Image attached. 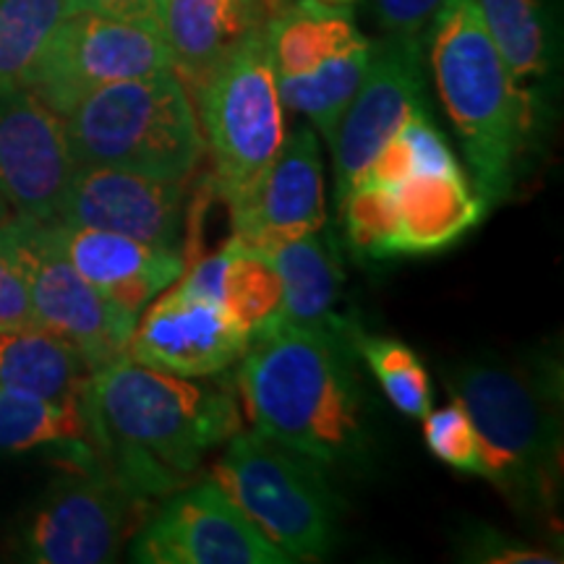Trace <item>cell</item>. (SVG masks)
<instances>
[{
    "label": "cell",
    "instance_id": "cell-1",
    "mask_svg": "<svg viewBox=\"0 0 564 564\" xmlns=\"http://www.w3.org/2000/svg\"><path fill=\"white\" fill-rule=\"evenodd\" d=\"M87 440L139 502L194 484L209 449L241 432L236 394L209 377H175L129 356L89 373L79 392Z\"/></svg>",
    "mask_w": 564,
    "mask_h": 564
},
{
    "label": "cell",
    "instance_id": "cell-2",
    "mask_svg": "<svg viewBox=\"0 0 564 564\" xmlns=\"http://www.w3.org/2000/svg\"><path fill=\"white\" fill-rule=\"evenodd\" d=\"M350 335L274 324L243 352L238 390L253 432L324 468L366 474L377 426Z\"/></svg>",
    "mask_w": 564,
    "mask_h": 564
},
{
    "label": "cell",
    "instance_id": "cell-3",
    "mask_svg": "<svg viewBox=\"0 0 564 564\" xmlns=\"http://www.w3.org/2000/svg\"><path fill=\"white\" fill-rule=\"evenodd\" d=\"M481 444V476L525 518H552L562 491V364L552 350L481 352L447 373Z\"/></svg>",
    "mask_w": 564,
    "mask_h": 564
},
{
    "label": "cell",
    "instance_id": "cell-4",
    "mask_svg": "<svg viewBox=\"0 0 564 564\" xmlns=\"http://www.w3.org/2000/svg\"><path fill=\"white\" fill-rule=\"evenodd\" d=\"M432 21L436 89L474 173L476 194L489 209L512 194L531 147L535 108L505 66L476 0H444Z\"/></svg>",
    "mask_w": 564,
    "mask_h": 564
},
{
    "label": "cell",
    "instance_id": "cell-5",
    "mask_svg": "<svg viewBox=\"0 0 564 564\" xmlns=\"http://www.w3.org/2000/svg\"><path fill=\"white\" fill-rule=\"evenodd\" d=\"M74 167H121L192 178L204 137L192 95L173 68L108 84L63 116Z\"/></svg>",
    "mask_w": 564,
    "mask_h": 564
},
{
    "label": "cell",
    "instance_id": "cell-6",
    "mask_svg": "<svg viewBox=\"0 0 564 564\" xmlns=\"http://www.w3.org/2000/svg\"><path fill=\"white\" fill-rule=\"evenodd\" d=\"M212 481L291 562H319L335 549L343 499L312 457L238 432L225 442Z\"/></svg>",
    "mask_w": 564,
    "mask_h": 564
},
{
    "label": "cell",
    "instance_id": "cell-7",
    "mask_svg": "<svg viewBox=\"0 0 564 564\" xmlns=\"http://www.w3.org/2000/svg\"><path fill=\"white\" fill-rule=\"evenodd\" d=\"M68 468L47 486L13 533V552L34 564H105L121 556L139 502L89 442L68 447Z\"/></svg>",
    "mask_w": 564,
    "mask_h": 564
},
{
    "label": "cell",
    "instance_id": "cell-8",
    "mask_svg": "<svg viewBox=\"0 0 564 564\" xmlns=\"http://www.w3.org/2000/svg\"><path fill=\"white\" fill-rule=\"evenodd\" d=\"M194 100L212 188L225 199L262 171L288 137L264 30L246 40L196 89Z\"/></svg>",
    "mask_w": 564,
    "mask_h": 564
},
{
    "label": "cell",
    "instance_id": "cell-9",
    "mask_svg": "<svg viewBox=\"0 0 564 564\" xmlns=\"http://www.w3.org/2000/svg\"><path fill=\"white\" fill-rule=\"evenodd\" d=\"M165 68L171 53L160 21L74 11L55 24L21 84L63 118L91 91Z\"/></svg>",
    "mask_w": 564,
    "mask_h": 564
},
{
    "label": "cell",
    "instance_id": "cell-10",
    "mask_svg": "<svg viewBox=\"0 0 564 564\" xmlns=\"http://www.w3.org/2000/svg\"><path fill=\"white\" fill-rule=\"evenodd\" d=\"M0 251L26 282L37 327L74 343L91 369L126 356L139 314L105 299L68 264L47 220L9 215L0 223Z\"/></svg>",
    "mask_w": 564,
    "mask_h": 564
},
{
    "label": "cell",
    "instance_id": "cell-11",
    "mask_svg": "<svg viewBox=\"0 0 564 564\" xmlns=\"http://www.w3.org/2000/svg\"><path fill=\"white\" fill-rule=\"evenodd\" d=\"M131 560L141 564H291L212 478L167 494L139 528Z\"/></svg>",
    "mask_w": 564,
    "mask_h": 564
},
{
    "label": "cell",
    "instance_id": "cell-12",
    "mask_svg": "<svg viewBox=\"0 0 564 564\" xmlns=\"http://www.w3.org/2000/svg\"><path fill=\"white\" fill-rule=\"evenodd\" d=\"M232 241L270 251L319 232L327 223L319 137L312 126L285 137L278 154L249 183L225 196Z\"/></svg>",
    "mask_w": 564,
    "mask_h": 564
},
{
    "label": "cell",
    "instance_id": "cell-13",
    "mask_svg": "<svg viewBox=\"0 0 564 564\" xmlns=\"http://www.w3.org/2000/svg\"><path fill=\"white\" fill-rule=\"evenodd\" d=\"M423 108L419 37H390L371 45V58L345 108L329 147L335 158V199L340 204L361 181L413 110Z\"/></svg>",
    "mask_w": 564,
    "mask_h": 564
},
{
    "label": "cell",
    "instance_id": "cell-14",
    "mask_svg": "<svg viewBox=\"0 0 564 564\" xmlns=\"http://www.w3.org/2000/svg\"><path fill=\"white\" fill-rule=\"evenodd\" d=\"M186 181L121 167H74L53 220L183 251L192 204Z\"/></svg>",
    "mask_w": 564,
    "mask_h": 564
},
{
    "label": "cell",
    "instance_id": "cell-15",
    "mask_svg": "<svg viewBox=\"0 0 564 564\" xmlns=\"http://www.w3.org/2000/svg\"><path fill=\"white\" fill-rule=\"evenodd\" d=\"M70 175L63 118L24 84L0 87V199L11 215L53 220Z\"/></svg>",
    "mask_w": 564,
    "mask_h": 564
},
{
    "label": "cell",
    "instance_id": "cell-16",
    "mask_svg": "<svg viewBox=\"0 0 564 564\" xmlns=\"http://www.w3.org/2000/svg\"><path fill=\"white\" fill-rule=\"evenodd\" d=\"M251 335L220 303L183 293L178 285L150 303L126 348L131 361L175 377H215L243 358Z\"/></svg>",
    "mask_w": 564,
    "mask_h": 564
},
{
    "label": "cell",
    "instance_id": "cell-17",
    "mask_svg": "<svg viewBox=\"0 0 564 564\" xmlns=\"http://www.w3.org/2000/svg\"><path fill=\"white\" fill-rule=\"evenodd\" d=\"M51 236L68 264L105 299L141 314L186 272V253L137 241L100 228L47 220Z\"/></svg>",
    "mask_w": 564,
    "mask_h": 564
},
{
    "label": "cell",
    "instance_id": "cell-18",
    "mask_svg": "<svg viewBox=\"0 0 564 564\" xmlns=\"http://www.w3.org/2000/svg\"><path fill=\"white\" fill-rule=\"evenodd\" d=\"M267 0H162L160 26L171 68L188 95L270 21Z\"/></svg>",
    "mask_w": 564,
    "mask_h": 564
},
{
    "label": "cell",
    "instance_id": "cell-19",
    "mask_svg": "<svg viewBox=\"0 0 564 564\" xmlns=\"http://www.w3.org/2000/svg\"><path fill=\"white\" fill-rule=\"evenodd\" d=\"M400 257H423L449 249L484 220L486 204L463 167L415 173L392 183Z\"/></svg>",
    "mask_w": 564,
    "mask_h": 564
},
{
    "label": "cell",
    "instance_id": "cell-20",
    "mask_svg": "<svg viewBox=\"0 0 564 564\" xmlns=\"http://www.w3.org/2000/svg\"><path fill=\"white\" fill-rule=\"evenodd\" d=\"M319 232L301 236L295 241L264 251L282 282V316L278 324L316 329V333L350 335L356 322L340 312V257H337L333 241L322 238Z\"/></svg>",
    "mask_w": 564,
    "mask_h": 564
},
{
    "label": "cell",
    "instance_id": "cell-21",
    "mask_svg": "<svg viewBox=\"0 0 564 564\" xmlns=\"http://www.w3.org/2000/svg\"><path fill=\"white\" fill-rule=\"evenodd\" d=\"M274 76H301L333 55L366 45L348 6L295 0L272 13L264 26Z\"/></svg>",
    "mask_w": 564,
    "mask_h": 564
},
{
    "label": "cell",
    "instance_id": "cell-22",
    "mask_svg": "<svg viewBox=\"0 0 564 564\" xmlns=\"http://www.w3.org/2000/svg\"><path fill=\"white\" fill-rule=\"evenodd\" d=\"M84 352L42 327L0 333V387L42 400H79L89 373Z\"/></svg>",
    "mask_w": 564,
    "mask_h": 564
},
{
    "label": "cell",
    "instance_id": "cell-23",
    "mask_svg": "<svg viewBox=\"0 0 564 564\" xmlns=\"http://www.w3.org/2000/svg\"><path fill=\"white\" fill-rule=\"evenodd\" d=\"M369 58L371 42H366L356 51L333 55L308 74L274 76L280 100L285 108L306 116L314 131L333 141L337 123H340L345 108L350 105L358 84L364 79Z\"/></svg>",
    "mask_w": 564,
    "mask_h": 564
},
{
    "label": "cell",
    "instance_id": "cell-24",
    "mask_svg": "<svg viewBox=\"0 0 564 564\" xmlns=\"http://www.w3.org/2000/svg\"><path fill=\"white\" fill-rule=\"evenodd\" d=\"M87 440L79 400H42L0 387V455L37 447H76Z\"/></svg>",
    "mask_w": 564,
    "mask_h": 564
},
{
    "label": "cell",
    "instance_id": "cell-25",
    "mask_svg": "<svg viewBox=\"0 0 564 564\" xmlns=\"http://www.w3.org/2000/svg\"><path fill=\"white\" fill-rule=\"evenodd\" d=\"M476 6L514 84L531 100L528 84L541 79L549 68L546 30L539 0H476ZM531 105L535 108L533 100Z\"/></svg>",
    "mask_w": 564,
    "mask_h": 564
},
{
    "label": "cell",
    "instance_id": "cell-26",
    "mask_svg": "<svg viewBox=\"0 0 564 564\" xmlns=\"http://www.w3.org/2000/svg\"><path fill=\"white\" fill-rule=\"evenodd\" d=\"M228 249L230 259L225 270L223 306L253 340L280 322L282 282L264 251L249 249L232 238Z\"/></svg>",
    "mask_w": 564,
    "mask_h": 564
},
{
    "label": "cell",
    "instance_id": "cell-27",
    "mask_svg": "<svg viewBox=\"0 0 564 564\" xmlns=\"http://www.w3.org/2000/svg\"><path fill=\"white\" fill-rule=\"evenodd\" d=\"M350 343L358 358L369 366V371L373 373L379 387H382L392 408L411 415V419H423V415L432 411V379H429L426 366L415 356L413 348H408L400 340H392V337L364 333L358 324L352 329Z\"/></svg>",
    "mask_w": 564,
    "mask_h": 564
},
{
    "label": "cell",
    "instance_id": "cell-28",
    "mask_svg": "<svg viewBox=\"0 0 564 564\" xmlns=\"http://www.w3.org/2000/svg\"><path fill=\"white\" fill-rule=\"evenodd\" d=\"M63 17V0H0V87L24 82Z\"/></svg>",
    "mask_w": 564,
    "mask_h": 564
},
{
    "label": "cell",
    "instance_id": "cell-29",
    "mask_svg": "<svg viewBox=\"0 0 564 564\" xmlns=\"http://www.w3.org/2000/svg\"><path fill=\"white\" fill-rule=\"evenodd\" d=\"M423 440L429 453L449 468L481 476V444L460 403H449L423 415Z\"/></svg>",
    "mask_w": 564,
    "mask_h": 564
},
{
    "label": "cell",
    "instance_id": "cell-30",
    "mask_svg": "<svg viewBox=\"0 0 564 564\" xmlns=\"http://www.w3.org/2000/svg\"><path fill=\"white\" fill-rule=\"evenodd\" d=\"M457 554L465 562H481V564H552L562 562L549 549L528 546L520 541L510 539L502 531H494L486 525H470L468 531L457 541Z\"/></svg>",
    "mask_w": 564,
    "mask_h": 564
},
{
    "label": "cell",
    "instance_id": "cell-31",
    "mask_svg": "<svg viewBox=\"0 0 564 564\" xmlns=\"http://www.w3.org/2000/svg\"><path fill=\"white\" fill-rule=\"evenodd\" d=\"M444 0H371L373 17L390 37H419Z\"/></svg>",
    "mask_w": 564,
    "mask_h": 564
},
{
    "label": "cell",
    "instance_id": "cell-32",
    "mask_svg": "<svg viewBox=\"0 0 564 564\" xmlns=\"http://www.w3.org/2000/svg\"><path fill=\"white\" fill-rule=\"evenodd\" d=\"M26 327H37L30 291H26V282L21 278V272L0 251V333Z\"/></svg>",
    "mask_w": 564,
    "mask_h": 564
},
{
    "label": "cell",
    "instance_id": "cell-33",
    "mask_svg": "<svg viewBox=\"0 0 564 564\" xmlns=\"http://www.w3.org/2000/svg\"><path fill=\"white\" fill-rule=\"evenodd\" d=\"M230 249L225 246L223 251L212 253V257H204L188 272L181 274V280H175V285L181 288L183 293L196 295V299L220 303L223 306V291H225V270H228Z\"/></svg>",
    "mask_w": 564,
    "mask_h": 564
},
{
    "label": "cell",
    "instance_id": "cell-34",
    "mask_svg": "<svg viewBox=\"0 0 564 564\" xmlns=\"http://www.w3.org/2000/svg\"><path fill=\"white\" fill-rule=\"evenodd\" d=\"M66 13L89 11L102 13V17L118 19H154L160 21L162 0H63Z\"/></svg>",
    "mask_w": 564,
    "mask_h": 564
},
{
    "label": "cell",
    "instance_id": "cell-35",
    "mask_svg": "<svg viewBox=\"0 0 564 564\" xmlns=\"http://www.w3.org/2000/svg\"><path fill=\"white\" fill-rule=\"evenodd\" d=\"M9 215H11V209L6 207V202H3V199H0V223H3L6 217H9Z\"/></svg>",
    "mask_w": 564,
    "mask_h": 564
}]
</instances>
